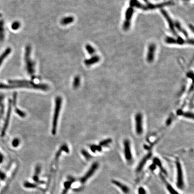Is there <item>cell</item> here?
I'll list each match as a JSON object with an SVG mask.
<instances>
[{"label":"cell","instance_id":"6da1fadb","mask_svg":"<svg viewBox=\"0 0 194 194\" xmlns=\"http://www.w3.org/2000/svg\"><path fill=\"white\" fill-rule=\"evenodd\" d=\"M9 83L11 84L10 85H6L1 84L0 89H10L14 88H31V89H37L41 90L46 91L49 89L48 85L43 84H35L34 82L31 81L26 80H10L9 81Z\"/></svg>","mask_w":194,"mask_h":194},{"label":"cell","instance_id":"7a4b0ae2","mask_svg":"<svg viewBox=\"0 0 194 194\" xmlns=\"http://www.w3.org/2000/svg\"><path fill=\"white\" fill-rule=\"evenodd\" d=\"M144 3L140 2L138 0H130L129 6L133 8L140 9L143 11H150L156 10L158 9H161L163 7L173 5V2L172 1L164 2L160 3H152L148 0H143Z\"/></svg>","mask_w":194,"mask_h":194},{"label":"cell","instance_id":"3957f363","mask_svg":"<svg viewBox=\"0 0 194 194\" xmlns=\"http://www.w3.org/2000/svg\"><path fill=\"white\" fill-rule=\"evenodd\" d=\"M176 169V184L177 188L180 190L184 189L185 186L184 172L180 161L177 160L175 162Z\"/></svg>","mask_w":194,"mask_h":194},{"label":"cell","instance_id":"277c9868","mask_svg":"<svg viewBox=\"0 0 194 194\" xmlns=\"http://www.w3.org/2000/svg\"><path fill=\"white\" fill-rule=\"evenodd\" d=\"M62 104V99L61 97L58 96L55 99V111L53 116V122H52V133L53 135L56 134L57 128L58 125V120L59 116L60 111L61 110Z\"/></svg>","mask_w":194,"mask_h":194},{"label":"cell","instance_id":"5b68a950","mask_svg":"<svg viewBox=\"0 0 194 194\" xmlns=\"http://www.w3.org/2000/svg\"><path fill=\"white\" fill-rule=\"evenodd\" d=\"M31 46L30 45L26 46L24 59L27 73L31 76H33L35 73V64L31 59Z\"/></svg>","mask_w":194,"mask_h":194},{"label":"cell","instance_id":"8992f818","mask_svg":"<svg viewBox=\"0 0 194 194\" xmlns=\"http://www.w3.org/2000/svg\"><path fill=\"white\" fill-rule=\"evenodd\" d=\"M165 41L167 44H177L184 45L185 44H193V39L187 38L184 39L180 36H166L165 38Z\"/></svg>","mask_w":194,"mask_h":194},{"label":"cell","instance_id":"52a82bcc","mask_svg":"<svg viewBox=\"0 0 194 194\" xmlns=\"http://www.w3.org/2000/svg\"><path fill=\"white\" fill-rule=\"evenodd\" d=\"M135 11V9L130 6L125 11L124 20L122 24V28L124 31H128L130 29Z\"/></svg>","mask_w":194,"mask_h":194},{"label":"cell","instance_id":"ba28073f","mask_svg":"<svg viewBox=\"0 0 194 194\" xmlns=\"http://www.w3.org/2000/svg\"><path fill=\"white\" fill-rule=\"evenodd\" d=\"M160 12L162 14L163 17L165 18V20L167 21L170 32H171L172 34L174 35V36H178L177 34V31H176L175 25H174V21L173 20L172 18L170 17L168 13L166 11V10L162 9L160 10Z\"/></svg>","mask_w":194,"mask_h":194},{"label":"cell","instance_id":"9c48e42d","mask_svg":"<svg viewBox=\"0 0 194 194\" xmlns=\"http://www.w3.org/2000/svg\"><path fill=\"white\" fill-rule=\"evenodd\" d=\"M156 50V46L154 43L149 44L146 54V60L148 63H152L154 60L155 52Z\"/></svg>","mask_w":194,"mask_h":194},{"label":"cell","instance_id":"30bf717a","mask_svg":"<svg viewBox=\"0 0 194 194\" xmlns=\"http://www.w3.org/2000/svg\"><path fill=\"white\" fill-rule=\"evenodd\" d=\"M111 183L114 186L119 189L123 194H129L130 192V187L124 182L116 179H113L111 180Z\"/></svg>","mask_w":194,"mask_h":194},{"label":"cell","instance_id":"8fae6325","mask_svg":"<svg viewBox=\"0 0 194 194\" xmlns=\"http://www.w3.org/2000/svg\"><path fill=\"white\" fill-rule=\"evenodd\" d=\"M99 164L98 163L95 162L93 163L89 169L86 173V174L83 177H81L80 179V182H81L82 183H85L89 178L94 175L99 168Z\"/></svg>","mask_w":194,"mask_h":194},{"label":"cell","instance_id":"7c38bea8","mask_svg":"<svg viewBox=\"0 0 194 194\" xmlns=\"http://www.w3.org/2000/svg\"><path fill=\"white\" fill-rule=\"evenodd\" d=\"M135 130L138 135H141L143 132V120L141 113L136 114L135 117Z\"/></svg>","mask_w":194,"mask_h":194},{"label":"cell","instance_id":"4fadbf2b","mask_svg":"<svg viewBox=\"0 0 194 194\" xmlns=\"http://www.w3.org/2000/svg\"><path fill=\"white\" fill-rule=\"evenodd\" d=\"M124 156L125 160L128 162L132 161L133 156L131 152V146L129 141L126 140L124 142Z\"/></svg>","mask_w":194,"mask_h":194},{"label":"cell","instance_id":"5bb4252c","mask_svg":"<svg viewBox=\"0 0 194 194\" xmlns=\"http://www.w3.org/2000/svg\"><path fill=\"white\" fill-rule=\"evenodd\" d=\"M160 177L162 181H163V184L165 185L167 191L169 192V194H180L178 191L177 190L175 187L172 186L171 184L167 181L166 177L163 175L160 174Z\"/></svg>","mask_w":194,"mask_h":194},{"label":"cell","instance_id":"9a60e30c","mask_svg":"<svg viewBox=\"0 0 194 194\" xmlns=\"http://www.w3.org/2000/svg\"><path fill=\"white\" fill-rule=\"evenodd\" d=\"M11 109H12V108H11V102L10 101L7 115H6V118H5V123L4 125L3 128L2 130V136H4L5 134V132H6V129H7L8 126L9 121H10V115L11 113Z\"/></svg>","mask_w":194,"mask_h":194},{"label":"cell","instance_id":"2e32d148","mask_svg":"<svg viewBox=\"0 0 194 194\" xmlns=\"http://www.w3.org/2000/svg\"><path fill=\"white\" fill-rule=\"evenodd\" d=\"M100 60V57L98 55H93V56L89 59H87L85 60V64L87 66H90L94 64L95 63H99Z\"/></svg>","mask_w":194,"mask_h":194},{"label":"cell","instance_id":"e0dca14e","mask_svg":"<svg viewBox=\"0 0 194 194\" xmlns=\"http://www.w3.org/2000/svg\"><path fill=\"white\" fill-rule=\"evenodd\" d=\"M174 25H175L176 31L177 30V31L180 32L181 33H182L186 38H188V33L186 32V31L185 30V29L182 27L180 23L178 21H174Z\"/></svg>","mask_w":194,"mask_h":194},{"label":"cell","instance_id":"ac0fdd59","mask_svg":"<svg viewBox=\"0 0 194 194\" xmlns=\"http://www.w3.org/2000/svg\"><path fill=\"white\" fill-rule=\"evenodd\" d=\"M149 158V156L147 155V156L145 157L138 164V167L136 168V173L138 174V173H140V172H141V171L143 169V168L145 166V165L146 163V162L147 161Z\"/></svg>","mask_w":194,"mask_h":194},{"label":"cell","instance_id":"d6986e66","mask_svg":"<svg viewBox=\"0 0 194 194\" xmlns=\"http://www.w3.org/2000/svg\"><path fill=\"white\" fill-rule=\"evenodd\" d=\"M70 180V181H66V182H64V189L63 190V191L62 194H66L68 190L70 189V187L71 186V185L72 184V183L75 181V179H73L72 177Z\"/></svg>","mask_w":194,"mask_h":194},{"label":"cell","instance_id":"ffe728a7","mask_svg":"<svg viewBox=\"0 0 194 194\" xmlns=\"http://www.w3.org/2000/svg\"><path fill=\"white\" fill-rule=\"evenodd\" d=\"M74 19L72 16H68L63 18L61 21V24L63 25H66L73 23Z\"/></svg>","mask_w":194,"mask_h":194},{"label":"cell","instance_id":"44dd1931","mask_svg":"<svg viewBox=\"0 0 194 194\" xmlns=\"http://www.w3.org/2000/svg\"><path fill=\"white\" fill-rule=\"evenodd\" d=\"M11 52V49L10 48H8L5 49V52L1 55V56H0V66L2 64L4 60L5 59V58L10 54Z\"/></svg>","mask_w":194,"mask_h":194},{"label":"cell","instance_id":"7402d4cb","mask_svg":"<svg viewBox=\"0 0 194 194\" xmlns=\"http://www.w3.org/2000/svg\"><path fill=\"white\" fill-rule=\"evenodd\" d=\"M4 38V27L3 20H0V41H3Z\"/></svg>","mask_w":194,"mask_h":194},{"label":"cell","instance_id":"603a6c76","mask_svg":"<svg viewBox=\"0 0 194 194\" xmlns=\"http://www.w3.org/2000/svg\"><path fill=\"white\" fill-rule=\"evenodd\" d=\"M85 49H86L87 52L89 53V55H94V54L95 53V49L90 44H87V45H86Z\"/></svg>","mask_w":194,"mask_h":194},{"label":"cell","instance_id":"cb8c5ba5","mask_svg":"<svg viewBox=\"0 0 194 194\" xmlns=\"http://www.w3.org/2000/svg\"><path fill=\"white\" fill-rule=\"evenodd\" d=\"M80 79L79 76L75 77L73 80V86L75 89L78 88L80 85Z\"/></svg>","mask_w":194,"mask_h":194},{"label":"cell","instance_id":"d4e9b609","mask_svg":"<svg viewBox=\"0 0 194 194\" xmlns=\"http://www.w3.org/2000/svg\"><path fill=\"white\" fill-rule=\"evenodd\" d=\"M20 23L18 21L14 22L11 25V28L13 30H17L20 27Z\"/></svg>","mask_w":194,"mask_h":194},{"label":"cell","instance_id":"484cf974","mask_svg":"<svg viewBox=\"0 0 194 194\" xmlns=\"http://www.w3.org/2000/svg\"><path fill=\"white\" fill-rule=\"evenodd\" d=\"M24 186L26 188H34L37 186L36 184L31 183L30 182H25L24 183Z\"/></svg>","mask_w":194,"mask_h":194},{"label":"cell","instance_id":"4316f807","mask_svg":"<svg viewBox=\"0 0 194 194\" xmlns=\"http://www.w3.org/2000/svg\"><path fill=\"white\" fill-rule=\"evenodd\" d=\"M138 194H147L146 189L143 186H140L138 189Z\"/></svg>","mask_w":194,"mask_h":194},{"label":"cell","instance_id":"83f0119b","mask_svg":"<svg viewBox=\"0 0 194 194\" xmlns=\"http://www.w3.org/2000/svg\"><path fill=\"white\" fill-rule=\"evenodd\" d=\"M16 112L18 115H19V116L21 117H24L26 116L25 113H24L23 111H21L17 108H16Z\"/></svg>","mask_w":194,"mask_h":194},{"label":"cell","instance_id":"f1b7e54d","mask_svg":"<svg viewBox=\"0 0 194 194\" xmlns=\"http://www.w3.org/2000/svg\"><path fill=\"white\" fill-rule=\"evenodd\" d=\"M81 152L82 154H83L84 156L85 157L86 159H87V160L90 159L91 156H90V155L86 151H85V150H82Z\"/></svg>","mask_w":194,"mask_h":194},{"label":"cell","instance_id":"f546056e","mask_svg":"<svg viewBox=\"0 0 194 194\" xmlns=\"http://www.w3.org/2000/svg\"><path fill=\"white\" fill-rule=\"evenodd\" d=\"M19 141H19V139H18V138L14 139L13 140V141H12V145H13V146H14V147H15L18 146L19 144Z\"/></svg>","mask_w":194,"mask_h":194},{"label":"cell","instance_id":"4dcf8cb0","mask_svg":"<svg viewBox=\"0 0 194 194\" xmlns=\"http://www.w3.org/2000/svg\"><path fill=\"white\" fill-rule=\"evenodd\" d=\"M5 177H6V176H5V174L0 170V179L2 180H4L5 178Z\"/></svg>","mask_w":194,"mask_h":194},{"label":"cell","instance_id":"1f68e13d","mask_svg":"<svg viewBox=\"0 0 194 194\" xmlns=\"http://www.w3.org/2000/svg\"><path fill=\"white\" fill-rule=\"evenodd\" d=\"M3 160V156L2 154H0V163H2Z\"/></svg>","mask_w":194,"mask_h":194},{"label":"cell","instance_id":"d6a6232c","mask_svg":"<svg viewBox=\"0 0 194 194\" xmlns=\"http://www.w3.org/2000/svg\"><path fill=\"white\" fill-rule=\"evenodd\" d=\"M182 1H191V0H182Z\"/></svg>","mask_w":194,"mask_h":194},{"label":"cell","instance_id":"836d02e7","mask_svg":"<svg viewBox=\"0 0 194 194\" xmlns=\"http://www.w3.org/2000/svg\"><path fill=\"white\" fill-rule=\"evenodd\" d=\"M1 14H0V17H1Z\"/></svg>","mask_w":194,"mask_h":194}]
</instances>
